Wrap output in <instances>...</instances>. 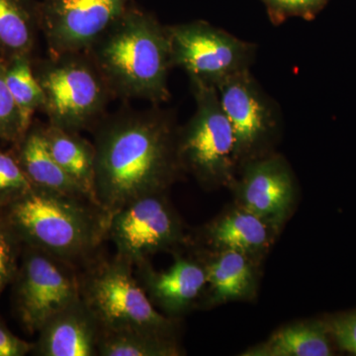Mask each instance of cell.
I'll list each match as a JSON object with an SVG mask.
<instances>
[{"label": "cell", "mask_w": 356, "mask_h": 356, "mask_svg": "<svg viewBox=\"0 0 356 356\" xmlns=\"http://www.w3.org/2000/svg\"><path fill=\"white\" fill-rule=\"evenodd\" d=\"M93 129L96 204L108 217L140 196L165 191L181 170L177 131L165 112L123 110Z\"/></svg>", "instance_id": "cell-1"}, {"label": "cell", "mask_w": 356, "mask_h": 356, "mask_svg": "<svg viewBox=\"0 0 356 356\" xmlns=\"http://www.w3.org/2000/svg\"><path fill=\"white\" fill-rule=\"evenodd\" d=\"M86 53L113 96L153 103L170 99V37L152 14L131 6Z\"/></svg>", "instance_id": "cell-2"}, {"label": "cell", "mask_w": 356, "mask_h": 356, "mask_svg": "<svg viewBox=\"0 0 356 356\" xmlns=\"http://www.w3.org/2000/svg\"><path fill=\"white\" fill-rule=\"evenodd\" d=\"M0 210L23 245L72 266L88 261L107 238L108 216L88 199L34 188Z\"/></svg>", "instance_id": "cell-3"}, {"label": "cell", "mask_w": 356, "mask_h": 356, "mask_svg": "<svg viewBox=\"0 0 356 356\" xmlns=\"http://www.w3.org/2000/svg\"><path fill=\"white\" fill-rule=\"evenodd\" d=\"M33 69L43 88L49 124L81 133L104 117L113 95L86 51L49 55Z\"/></svg>", "instance_id": "cell-4"}, {"label": "cell", "mask_w": 356, "mask_h": 356, "mask_svg": "<svg viewBox=\"0 0 356 356\" xmlns=\"http://www.w3.org/2000/svg\"><path fill=\"white\" fill-rule=\"evenodd\" d=\"M81 299L102 331L142 330L173 336L172 318L159 313L135 275L134 266L115 255L91 264L79 278Z\"/></svg>", "instance_id": "cell-5"}, {"label": "cell", "mask_w": 356, "mask_h": 356, "mask_svg": "<svg viewBox=\"0 0 356 356\" xmlns=\"http://www.w3.org/2000/svg\"><path fill=\"white\" fill-rule=\"evenodd\" d=\"M195 113L177 131V153L180 168L205 184L229 182L238 163L233 128L220 102L217 88L191 81Z\"/></svg>", "instance_id": "cell-6"}, {"label": "cell", "mask_w": 356, "mask_h": 356, "mask_svg": "<svg viewBox=\"0 0 356 356\" xmlns=\"http://www.w3.org/2000/svg\"><path fill=\"white\" fill-rule=\"evenodd\" d=\"M13 283L16 314L29 334L39 332L56 314L81 297L74 266L26 245Z\"/></svg>", "instance_id": "cell-7"}, {"label": "cell", "mask_w": 356, "mask_h": 356, "mask_svg": "<svg viewBox=\"0 0 356 356\" xmlns=\"http://www.w3.org/2000/svg\"><path fill=\"white\" fill-rule=\"evenodd\" d=\"M165 192L140 196L109 215L107 238L116 257L134 267L184 243L181 222Z\"/></svg>", "instance_id": "cell-8"}, {"label": "cell", "mask_w": 356, "mask_h": 356, "mask_svg": "<svg viewBox=\"0 0 356 356\" xmlns=\"http://www.w3.org/2000/svg\"><path fill=\"white\" fill-rule=\"evenodd\" d=\"M172 67L186 72L191 81L217 86L222 79L248 69L254 46L204 21L166 26Z\"/></svg>", "instance_id": "cell-9"}, {"label": "cell", "mask_w": 356, "mask_h": 356, "mask_svg": "<svg viewBox=\"0 0 356 356\" xmlns=\"http://www.w3.org/2000/svg\"><path fill=\"white\" fill-rule=\"evenodd\" d=\"M135 0H42L40 29L49 55L86 51Z\"/></svg>", "instance_id": "cell-10"}, {"label": "cell", "mask_w": 356, "mask_h": 356, "mask_svg": "<svg viewBox=\"0 0 356 356\" xmlns=\"http://www.w3.org/2000/svg\"><path fill=\"white\" fill-rule=\"evenodd\" d=\"M216 88L235 134L238 161L252 153L270 136L276 125L275 113L248 69L225 77Z\"/></svg>", "instance_id": "cell-11"}, {"label": "cell", "mask_w": 356, "mask_h": 356, "mask_svg": "<svg viewBox=\"0 0 356 356\" xmlns=\"http://www.w3.org/2000/svg\"><path fill=\"white\" fill-rule=\"evenodd\" d=\"M294 194L292 173L278 156L248 163L238 185L241 207L254 213L274 229L289 214Z\"/></svg>", "instance_id": "cell-12"}, {"label": "cell", "mask_w": 356, "mask_h": 356, "mask_svg": "<svg viewBox=\"0 0 356 356\" xmlns=\"http://www.w3.org/2000/svg\"><path fill=\"white\" fill-rule=\"evenodd\" d=\"M134 270L154 306L170 318L189 310L207 285L203 264L184 257H177L165 270H154L149 261L138 264Z\"/></svg>", "instance_id": "cell-13"}, {"label": "cell", "mask_w": 356, "mask_h": 356, "mask_svg": "<svg viewBox=\"0 0 356 356\" xmlns=\"http://www.w3.org/2000/svg\"><path fill=\"white\" fill-rule=\"evenodd\" d=\"M33 353L40 356H96L102 327L83 299L58 312L40 330Z\"/></svg>", "instance_id": "cell-14"}, {"label": "cell", "mask_w": 356, "mask_h": 356, "mask_svg": "<svg viewBox=\"0 0 356 356\" xmlns=\"http://www.w3.org/2000/svg\"><path fill=\"white\" fill-rule=\"evenodd\" d=\"M15 144L17 149L14 153L35 188L88 199L54 159L47 144L44 126H31Z\"/></svg>", "instance_id": "cell-15"}, {"label": "cell", "mask_w": 356, "mask_h": 356, "mask_svg": "<svg viewBox=\"0 0 356 356\" xmlns=\"http://www.w3.org/2000/svg\"><path fill=\"white\" fill-rule=\"evenodd\" d=\"M47 144L54 159L64 172L83 191L91 203L95 197V145L84 139L79 133L72 132L57 126H44Z\"/></svg>", "instance_id": "cell-16"}, {"label": "cell", "mask_w": 356, "mask_h": 356, "mask_svg": "<svg viewBox=\"0 0 356 356\" xmlns=\"http://www.w3.org/2000/svg\"><path fill=\"white\" fill-rule=\"evenodd\" d=\"M273 229L254 213L240 207L210 225L207 236L219 250H235L250 257L268 248Z\"/></svg>", "instance_id": "cell-17"}, {"label": "cell", "mask_w": 356, "mask_h": 356, "mask_svg": "<svg viewBox=\"0 0 356 356\" xmlns=\"http://www.w3.org/2000/svg\"><path fill=\"white\" fill-rule=\"evenodd\" d=\"M204 268L209 285L210 305L247 299L254 294V273L248 255L222 250L204 264Z\"/></svg>", "instance_id": "cell-18"}, {"label": "cell", "mask_w": 356, "mask_h": 356, "mask_svg": "<svg viewBox=\"0 0 356 356\" xmlns=\"http://www.w3.org/2000/svg\"><path fill=\"white\" fill-rule=\"evenodd\" d=\"M332 339L325 322L298 323L276 332L266 343L245 351V356H330Z\"/></svg>", "instance_id": "cell-19"}, {"label": "cell", "mask_w": 356, "mask_h": 356, "mask_svg": "<svg viewBox=\"0 0 356 356\" xmlns=\"http://www.w3.org/2000/svg\"><path fill=\"white\" fill-rule=\"evenodd\" d=\"M40 29V1L0 0V55L31 56Z\"/></svg>", "instance_id": "cell-20"}, {"label": "cell", "mask_w": 356, "mask_h": 356, "mask_svg": "<svg viewBox=\"0 0 356 356\" xmlns=\"http://www.w3.org/2000/svg\"><path fill=\"white\" fill-rule=\"evenodd\" d=\"M181 355L173 336L142 330L102 331L100 356H177Z\"/></svg>", "instance_id": "cell-21"}, {"label": "cell", "mask_w": 356, "mask_h": 356, "mask_svg": "<svg viewBox=\"0 0 356 356\" xmlns=\"http://www.w3.org/2000/svg\"><path fill=\"white\" fill-rule=\"evenodd\" d=\"M6 77L25 135L31 127L33 115L43 109L44 104L43 88L35 74L30 56H16L6 60Z\"/></svg>", "instance_id": "cell-22"}, {"label": "cell", "mask_w": 356, "mask_h": 356, "mask_svg": "<svg viewBox=\"0 0 356 356\" xmlns=\"http://www.w3.org/2000/svg\"><path fill=\"white\" fill-rule=\"evenodd\" d=\"M34 188L15 153L0 149V208L6 207Z\"/></svg>", "instance_id": "cell-23"}, {"label": "cell", "mask_w": 356, "mask_h": 356, "mask_svg": "<svg viewBox=\"0 0 356 356\" xmlns=\"http://www.w3.org/2000/svg\"><path fill=\"white\" fill-rule=\"evenodd\" d=\"M23 245L0 210V296L19 268Z\"/></svg>", "instance_id": "cell-24"}, {"label": "cell", "mask_w": 356, "mask_h": 356, "mask_svg": "<svg viewBox=\"0 0 356 356\" xmlns=\"http://www.w3.org/2000/svg\"><path fill=\"white\" fill-rule=\"evenodd\" d=\"M23 135L19 112L6 83V58H0V140L17 143Z\"/></svg>", "instance_id": "cell-25"}, {"label": "cell", "mask_w": 356, "mask_h": 356, "mask_svg": "<svg viewBox=\"0 0 356 356\" xmlns=\"http://www.w3.org/2000/svg\"><path fill=\"white\" fill-rule=\"evenodd\" d=\"M324 322L337 348L356 355V309L330 316Z\"/></svg>", "instance_id": "cell-26"}, {"label": "cell", "mask_w": 356, "mask_h": 356, "mask_svg": "<svg viewBox=\"0 0 356 356\" xmlns=\"http://www.w3.org/2000/svg\"><path fill=\"white\" fill-rule=\"evenodd\" d=\"M278 18L287 15L311 17L327 0H264Z\"/></svg>", "instance_id": "cell-27"}, {"label": "cell", "mask_w": 356, "mask_h": 356, "mask_svg": "<svg viewBox=\"0 0 356 356\" xmlns=\"http://www.w3.org/2000/svg\"><path fill=\"white\" fill-rule=\"evenodd\" d=\"M34 346L14 334L0 318V356H25L33 353Z\"/></svg>", "instance_id": "cell-28"}]
</instances>
